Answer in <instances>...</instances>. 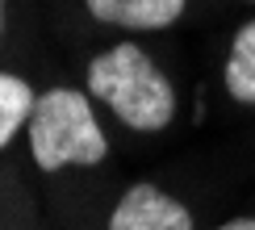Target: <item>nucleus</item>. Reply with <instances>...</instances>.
I'll return each instance as SVG.
<instances>
[{
  "mask_svg": "<svg viewBox=\"0 0 255 230\" xmlns=\"http://www.w3.org/2000/svg\"><path fill=\"white\" fill-rule=\"evenodd\" d=\"M4 25H8V0H0V38H4Z\"/></svg>",
  "mask_w": 255,
  "mask_h": 230,
  "instance_id": "6e6552de",
  "label": "nucleus"
},
{
  "mask_svg": "<svg viewBox=\"0 0 255 230\" xmlns=\"http://www.w3.org/2000/svg\"><path fill=\"white\" fill-rule=\"evenodd\" d=\"M88 97H97L138 134H159L176 117V88L134 42H118L88 63Z\"/></svg>",
  "mask_w": 255,
  "mask_h": 230,
  "instance_id": "f257e3e1",
  "label": "nucleus"
},
{
  "mask_svg": "<svg viewBox=\"0 0 255 230\" xmlns=\"http://www.w3.org/2000/svg\"><path fill=\"white\" fill-rule=\"evenodd\" d=\"M34 88L13 71H0V146H8L21 134V125H29L34 113Z\"/></svg>",
  "mask_w": 255,
  "mask_h": 230,
  "instance_id": "423d86ee",
  "label": "nucleus"
},
{
  "mask_svg": "<svg viewBox=\"0 0 255 230\" xmlns=\"http://www.w3.org/2000/svg\"><path fill=\"white\" fill-rule=\"evenodd\" d=\"M226 92L239 105H255V21H247V25L235 34V42H230Z\"/></svg>",
  "mask_w": 255,
  "mask_h": 230,
  "instance_id": "39448f33",
  "label": "nucleus"
},
{
  "mask_svg": "<svg viewBox=\"0 0 255 230\" xmlns=\"http://www.w3.org/2000/svg\"><path fill=\"white\" fill-rule=\"evenodd\" d=\"M218 230H255V218H230V222H222Z\"/></svg>",
  "mask_w": 255,
  "mask_h": 230,
  "instance_id": "0eeeda50",
  "label": "nucleus"
},
{
  "mask_svg": "<svg viewBox=\"0 0 255 230\" xmlns=\"http://www.w3.org/2000/svg\"><path fill=\"white\" fill-rule=\"evenodd\" d=\"M105 230H193V214L159 184L138 180L118 197Z\"/></svg>",
  "mask_w": 255,
  "mask_h": 230,
  "instance_id": "7ed1b4c3",
  "label": "nucleus"
},
{
  "mask_svg": "<svg viewBox=\"0 0 255 230\" xmlns=\"http://www.w3.org/2000/svg\"><path fill=\"white\" fill-rule=\"evenodd\" d=\"M188 0H84L88 17L122 29H167L184 17Z\"/></svg>",
  "mask_w": 255,
  "mask_h": 230,
  "instance_id": "20e7f679",
  "label": "nucleus"
},
{
  "mask_svg": "<svg viewBox=\"0 0 255 230\" xmlns=\"http://www.w3.org/2000/svg\"><path fill=\"white\" fill-rule=\"evenodd\" d=\"M29 155L38 172H63V167H97L109 159V138H105L97 109L88 92L80 88H50L34 101L29 113Z\"/></svg>",
  "mask_w": 255,
  "mask_h": 230,
  "instance_id": "f03ea898",
  "label": "nucleus"
}]
</instances>
